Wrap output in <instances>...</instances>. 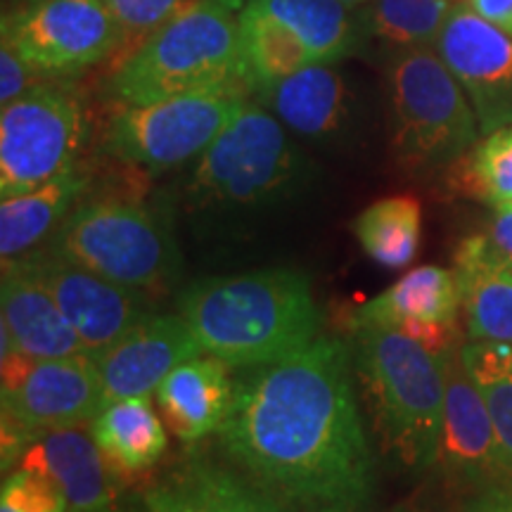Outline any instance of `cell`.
<instances>
[{"label": "cell", "mask_w": 512, "mask_h": 512, "mask_svg": "<svg viewBox=\"0 0 512 512\" xmlns=\"http://www.w3.org/2000/svg\"><path fill=\"white\" fill-rule=\"evenodd\" d=\"M245 370L219 430L228 456L294 512H368L375 460L347 344L318 337L283 361Z\"/></svg>", "instance_id": "1"}, {"label": "cell", "mask_w": 512, "mask_h": 512, "mask_svg": "<svg viewBox=\"0 0 512 512\" xmlns=\"http://www.w3.org/2000/svg\"><path fill=\"white\" fill-rule=\"evenodd\" d=\"M178 313L202 354L230 368L283 361L316 342L323 325L309 278L292 268L200 278L178 297Z\"/></svg>", "instance_id": "2"}, {"label": "cell", "mask_w": 512, "mask_h": 512, "mask_svg": "<svg viewBox=\"0 0 512 512\" xmlns=\"http://www.w3.org/2000/svg\"><path fill=\"white\" fill-rule=\"evenodd\" d=\"M195 93L252 95L240 22L214 0H188L121 57L107 79V95L117 107Z\"/></svg>", "instance_id": "3"}, {"label": "cell", "mask_w": 512, "mask_h": 512, "mask_svg": "<svg viewBox=\"0 0 512 512\" xmlns=\"http://www.w3.org/2000/svg\"><path fill=\"white\" fill-rule=\"evenodd\" d=\"M351 356L384 453L408 470L434 467L444 425L446 354L389 325L354 323Z\"/></svg>", "instance_id": "4"}, {"label": "cell", "mask_w": 512, "mask_h": 512, "mask_svg": "<svg viewBox=\"0 0 512 512\" xmlns=\"http://www.w3.org/2000/svg\"><path fill=\"white\" fill-rule=\"evenodd\" d=\"M313 178L311 159L264 105L247 102L192 166L185 200L195 211H259L299 195Z\"/></svg>", "instance_id": "5"}, {"label": "cell", "mask_w": 512, "mask_h": 512, "mask_svg": "<svg viewBox=\"0 0 512 512\" xmlns=\"http://www.w3.org/2000/svg\"><path fill=\"white\" fill-rule=\"evenodd\" d=\"M384 76L392 152L403 171L425 174L453 166L477 145V114L437 50L389 55Z\"/></svg>", "instance_id": "6"}, {"label": "cell", "mask_w": 512, "mask_h": 512, "mask_svg": "<svg viewBox=\"0 0 512 512\" xmlns=\"http://www.w3.org/2000/svg\"><path fill=\"white\" fill-rule=\"evenodd\" d=\"M50 252L136 292L171 283L178 249L169 223L131 197L81 200L55 230Z\"/></svg>", "instance_id": "7"}, {"label": "cell", "mask_w": 512, "mask_h": 512, "mask_svg": "<svg viewBox=\"0 0 512 512\" xmlns=\"http://www.w3.org/2000/svg\"><path fill=\"white\" fill-rule=\"evenodd\" d=\"M88 119L79 93L38 83L0 114V195H24L79 166Z\"/></svg>", "instance_id": "8"}, {"label": "cell", "mask_w": 512, "mask_h": 512, "mask_svg": "<svg viewBox=\"0 0 512 512\" xmlns=\"http://www.w3.org/2000/svg\"><path fill=\"white\" fill-rule=\"evenodd\" d=\"M247 98L235 93H195L147 105H121L107 119V155L150 174H164L197 159L242 112Z\"/></svg>", "instance_id": "9"}, {"label": "cell", "mask_w": 512, "mask_h": 512, "mask_svg": "<svg viewBox=\"0 0 512 512\" xmlns=\"http://www.w3.org/2000/svg\"><path fill=\"white\" fill-rule=\"evenodd\" d=\"M5 41L43 76H72L119 53V22L105 0H17L0 22Z\"/></svg>", "instance_id": "10"}, {"label": "cell", "mask_w": 512, "mask_h": 512, "mask_svg": "<svg viewBox=\"0 0 512 512\" xmlns=\"http://www.w3.org/2000/svg\"><path fill=\"white\" fill-rule=\"evenodd\" d=\"M3 418L41 434L91 422L102 408L95 358H27L3 332Z\"/></svg>", "instance_id": "11"}, {"label": "cell", "mask_w": 512, "mask_h": 512, "mask_svg": "<svg viewBox=\"0 0 512 512\" xmlns=\"http://www.w3.org/2000/svg\"><path fill=\"white\" fill-rule=\"evenodd\" d=\"M463 344V342H460ZM460 344L446 351V401L437 463L448 482L475 491V496L512 486V467L477 384L467 373Z\"/></svg>", "instance_id": "12"}, {"label": "cell", "mask_w": 512, "mask_h": 512, "mask_svg": "<svg viewBox=\"0 0 512 512\" xmlns=\"http://www.w3.org/2000/svg\"><path fill=\"white\" fill-rule=\"evenodd\" d=\"M434 48L463 86L482 136L512 126V38L456 5Z\"/></svg>", "instance_id": "13"}, {"label": "cell", "mask_w": 512, "mask_h": 512, "mask_svg": "<svg viewBox=\"0 0 512 512\" xmlns=\"http://www.w3.org/2000/svg\"><path fill=\"white\" fill-rule=\"evenodd\" d=\"M29 261L67 316L86 354L98 356L126 335L145 313L140 292L121 287L102 275L62 259L50 249L29 252Z\"/></svg>", "instance_id": "14"}, {"label": "cell", "mask_w": 512, "mask_h": 512, "mask_svg": "<svg viewBox=\"0 0 512 512\" xmlns=\"http://www.w3.org/2000/svg\"><path fill=\"white\" fill-rule=\"evenodd\" d=\"M202 356L181 313H145L112 347L93 356L102 382V406L152 396L171 370Z\"/></svg>", "instance_id": "15"}, {"label": "cell", "mask_w": 512, "mask_h": 512, "mask_svg": "<svg viewBox=\"0 0 512 512\" xmlns=\"http://www.w3.org/2000/svg\"><path fill=\"white\" fill-rule=\"evenodd\" d=\"M460 290L456 273L441 266H420L356 311L354 323L389 325L446 354L460 344Z\"/></svg>", "instance_id": "16"}, {"label": "cell", "mask_w": 512, "mask_h": 512, "mask_svg": "<svg viewBox=\"0 0 512 512\" xmlns=\"http://www.w3.org/2000/svg\"><path fill=\"white\" fill-rule=\"evenodd\" d=\"M287 131L313 143L332 145L347 138L358 114V98L347 76L332 64H309L256 95Z\"/></svg>", "instance_id": "17"}, {"label": "cell", "mask_w": 512, "mask_h": 512, "mask_svg": "<svg viewBox=\"0 0 512 512\" xmlns=\"http://www.w3.org/2000/svg\"><path fill=\"white\" fill-rule=\"evenodd\" d=\"M3 330L19 354L27 358H64L86 354L67 316L38 278L29 256L3 259L0 280Z\"/></svg>", "instance_id": "18"}, {"label": "cell", "mask_w": 512, "mask_h": 512, "mask_svg": "<svg viewBox=\"0 0 512 512\" xmlns=\"http://www.w3.org/2000/svg\"><path fill=\"white\" fill-rule=\"evenodd\" d=\"M48 475L64 491L67 512H117L112 467L95 444L91 430L64 427L41 432L19 460Z\"/></svg>", "instance_id": "19"}, {"label": "cell", "mask_w": 512, "mask_h": 512, "mask_svg": "<svg viewBox=\"0 0 512 512\" xmlns=\"http://www.w3.org/2000/svg\"><path fill=\"white\" fill-rule=\"evenodd\" d=\"M147 512H294L254 479L228 467L190 460L143 491Z\"/></svg>", "instance_id": "20"}, {"label": "cell", "mask_w": 512, "mask_h": 512, "mask_svg": "<svg viewBox=\"0 0 512 512\" xmlns=\"http://www.w3.org/2000/svg\"><path fill=\"white\" fill-rule=\"evenodd\" d=\"M157 408L176 439L195 444L219 432L235 401L230 366L214 356H197L171 370L159 384Z\"/></svg>", "instance_id": "21"}, {"label": "cell", "mask_w": 512, "mask_h": 512, "mask_svg": "<svg viewBox=\"0 0 512 512\" xmlns=\"http://www.w3.org/2000/svg\"><path fill=\"white\" fill-rule=\"evenodd\" d=\"M453 273L467 337L512 347V261L486 235H472L458 245Z\"/></svg>", "instance_id": "22"}, {"label": "cell", "mask_w": 512, "mask_h": 512, "mask_svg": "<svg viewBox=\"0 0 512 512\" xmlns=\"http://www.w3.org/2000/svg\"><path fill=\"white\" fill-rule=\"evenodd\" d=\"M150 396H133L102 406L88 422L95 444L114 472L138 475L162 460L166 430Z\"/></svg>", "instance_id": "23"}, {"label": "cell", "mask_w": 512, "mask_h": 512, "mask_svg": "<svg viewBox=\"0 0 512 512\" xmlns=\"http://www.w3.org/2000/svg\"><path fill=\"white\" fill-rule=\"evenodd\" d=\"M88 176L76 166L41 188L8 197L0 204V254L15 259L55 233L67 214L81 202Z\"/></svg>", "instance_id": "24"}, {"label": "cell", "mask_w": 512, "mask_h": 512, "mask_svg": "<svg viewBox=\"0 0 512 512\" xmlns=\"http://www.w3.org/2000/svg\"><path fill=\"white\" fill-rule=\"evenodd\" d=\"M249 8L287 24L316 64H335L361 50L356 10L339 0H252Z\"/></svg>", "instance_id": "25"}, {"label": "cell", "mask_w": 512, "mask_h": 512, "mask_svg": "<svg viewBox=\"0 0 512 512\" xmlns=\"http://www.w3.org/2000/svg\"><path fill=\"white\" fill-rule=\"evenodd\" d=\"M453 8L451 0H368L356 8L361 48L375 43L389 57L401 50L437 46Z\"/></svg>", "instance_id": "26"}, {"label": "cell", "mask_w": 512, "mask_h": 512, "mask_svg": "<svg viewBox=\"0 0 512 512\" xmlns=\"http://www.w3.org/2000/svg\"><path fill=\"white\" fill-rule=\"evenodd\" d=\"M238 22L252 95H261L278 81L316 64L302 38L280 19L247 5L240 12Z\"/></svg>", "instance_id": "27"}, {"label": "cell", "mask_w": 512, "mask_h": 512, "mask_svg": "<svg viewBox=\"0 0 512 512\" xmlns=\"http://www.w3.org/2000/svg\"><path fill=\"white\" fill-rule=\"evenodd\" d=\"M351 228L375 264L401 271L413 264L420 247V202L408 195L387 197L363 209Z\"/></svg>", "instance_id": "28"}, {"label": "cell", "mask_w": 512, "mask_h": 512, "mask_svg": "<svg viewBox=\"0 0 512 512\" xmlns=\"http://www.w3.org/2000/svg\"><path fill=\"white\" fill-rule=\"evenodd\" d=\"M460 356L482 394L498 441L512 467V347L470 339L460 344Z\"/></svg>", "instance_id": "29"}, {"label": "cell", "mask_w": 512, "mask_h": 512, "mask_svg": "<svg viewBox=\"0 0 512 512\" xmlns=\"http://www.w3.org/2000/svg\"><path fill=\"white\" fill-rule=\"evenodd\" d=\"M456 164L463 166L460 185L467 195L494 209L512 204V126L484 136Z\"/></svg>", "instance_id": "30"}, {"label": "cell", "mask_w": 512, "mask_h": 512, "mask_svg": "<svg viewBox=\"0 0 512 512\" xmlns=\"http://www.w3.org/2000/svg\"><path fill=\"white\" fill-rule=\"evenodd\" d=\"M0 512H67V498L48 475L17 467L0 489Z\"/></svg>", "instance_id": "31"}, {"label": "cell", "mask_w": 512, "mask_h": 512, "mask_svg": "<svg viewBox=\"0 0 512 512\" xmlns=\"http://www.w3.org/2000/svg\"><path fill=\"white\" fill-rule=\"evenodd\" d=\"M105 3L110 5L124 36L119 53L128 55L188 0H105Z\"/></svg>", "instance_id": "32"}, {"label": "cell", "mask_w": 512, "mask_h": 512, "mask_svg": "<svg viewBox=\"0 0 512 512\" xmlns=\"http://www.w3.org/2000/svg\"><path fill=\"white\" fill-rule=\"evenodd\" d=\"M43 83V74L17 53L10 41H0V102L10 105L31 88Z\"/></svg>", "instance_id": "33"}, {"label": "cell", "mask_w": 512, "mask_h": 512, "mask_svg": "<svg viewBox=\"0 0 512 512\" xmlns=\"http://www.w3.org/2000/svg\"><path fill=\"white\" fill-rule=\"evenodd\" d=\"M484 235L505 259L512 261V204H505V207L496 209L494 219H491L489 233Z\"/></svg>", "instance_id": "34"}, {"label": "cell", "mask_w": 512, "mask_h": 512, "mask_svg": "<svg viewBox=\"0 0 512 512\" xmlns=\"http://www.w3.org/2000/svg\"><path fill=\"white\" fill-rule=\"evenodd\" d=\"M470 8L512 38V0H470Z\"/></svg>", "instance_id": "35"}, {"label": "cell", "mask_w": 512, "mask_h": 512, "mask_svg": "<svg viewBox=\"0 0 512 512\" xmlns=\"http://www.w3.org/2000/svg\"><path fill=\"white\" fill-rule=\"evenodd\" d=\"M467 512H512V486L510 489L472 496L470 510Z\"/></svg>", "instance_id": "36"}, {"label": "cell", "mask_w": 512, "mask_h": 512, "mask_svg": "<svg viewBox=\"0 0 512 512\" xmlns=\"http://www.w3.org/2000/svg\"><path fill=\"white\" fill-rule=\"evenodd\" d=\"M214 3L223 5V8H228L230 12H242L252 0H214Z\"/></svg>", "instance_id": "37"}, {"label": "cell", "mask_w": 512, "mask_h": 512, "mask_svg": "<svg viewBox=\"0 0 512 512\" xmlns=\"http://www.w3.org/2000/svg\"><path fill=\"white\" fill-rule=\"evenodd\" d=\"M339 3H344V5H349V8H361V5H366L368 0H339Z\"/></svg>", "instance_id": "38"}, {"label": "cell", "mask_w": 512, "mask_h": 512, "mask_svg": "<svg viewBox=\"0 0 512 512\" xmlns=\"http://www.w3.org/2000/svg\"><path fill=\"white\" fill-rule=\"evenodd\" d=\"M117 512H119V510H117Z\"/></svg>", "instance_id": "39"}]
</instances>
